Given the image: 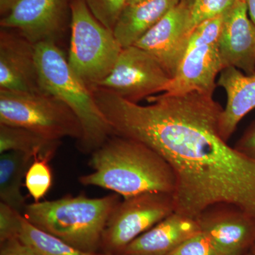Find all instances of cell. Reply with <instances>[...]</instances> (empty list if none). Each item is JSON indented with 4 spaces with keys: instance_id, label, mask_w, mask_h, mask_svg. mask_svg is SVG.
Wrapping results in <instances>:
<instances>
[{
    "instance_id": "11",
    "label": "cell",
    "mask_w": 255,
    "mask_h": 255,
    "mask_svg": "<svg viewBox=\"0 0 255 255\" xmlns=\"http://www.w3.org/2000/svg\"><path fill=\"white\" fill-rule=\"evenodd\" d=\"M194 0H181L134 46L152 55L173 78L191 36Z\"/></svg>"
},
{
    "instance_id": "2",
    "label": "cell",
    "mask_w": 255,
    "mask_h": 255,
    "mask_svg": "<svg viewBox=\"0 0 255 255\" xmlns=\"http://www.w3.org/2000/svg\"><path fill=\"white\" fill-rule=\"evenodd\" d=\"M92 173L79 182L114 191L126 198L147 192L173 194L175 177L169 164L155 150L127 137L112 135L92 153Z\"/></svg>"
},
{
    "instance_id": "10",
    "label": "cell",
    "mask_w": 255,
    "mask_h": 255,
    "mask_svg": "<svg viewBox=\"0 0 255 255\" xmlns=\"http://www.w3.org/2000/svg\"><path fill=\"white\" fill-rule=\"evenodd\" d=\"M71 0H16L0 26L14 29L34 44L58 41L71 20Z\"/></svg>"
},
{
    "instance_id": "26",
    "label": "cell",
    "mask_w": 255,
    "mask_h": 255,
    "mask_svg": "<svg viewBox=\"0 0 255 255\" xmlns=\"http://www.w3.org/2000/svg\"><path fill=\"white\" fill-rule=\"evenodd\" d=\"M234 147L243 155L255 160V120L243 132Z\"/></svg>"
},
{
    "instance_id": "32",
    "label": "cell",
    "mask_w": 255,
    "mask_h": 255,
    "mask_svg": "<svg viewBox=\"0 0 255 255\" xmlns=\"http://www.w3.org/2000/svg\"><path fill=\"white\" fill-rule=\"evenodd\" d=\"M242 255H253V254H252L251 252H249V253H246V254Z\"/></svg>"
},
{
    "instance_id": "3",
    "label": "cell",
    "mask_w": 255,
    "mask_h": 255,
    "mask_svg": "<svg viewBox=\"0 0 255 255\" xmlns=\"http://www.w3.org/2000/svg\"><path fill=\"white\" fill-rule=\"evenodd\" d=\"M119 195L88 198L81 194L27 204L23 216L41 231L86 253H96Z\"/></svg>"
},
{
    "instance_id": "19",
    "label": "cell",
    "mask_w": 255,
    "mask_h": 255,
    "mask_svg": "<svg viewBox=\"0 0 255 255\" xmlns=\"http://www.w3.org/2000/svg\"><path fill=\"white\" fill-rule=\"evenodd\" d=\"M60 140H52L23 128L0 124V154L18 151L32 156L51 159Z\"/></svg>"
},
{
    "instance_id": "16",
    "label": "cell",
    "mask_w": 255,
    "mask_h": 255,
    "mask_svg": "<svg viewBox=\"0 0 255 255\" xmlns=\"http://www.w3.org/2000/svg\"><path fill=\"white\" fill-rule=\"evenodd\" d=\"M216 84L227 95L219 128L221 137L228 142L242 119L255 109V73L247 75L235 67H227L220 73Z\"/></svg>"
},
{
    "instance_id": "4",
    "label": "cell",
    "mask_w": 255,
    "mask_h": 255,
    "mask_svg": "<svg viewBox=\"0 0 255 255\" xmlns=\"http://www.w3.org/2000/svg\"><path fill=\"white\" fill-rule=\"evenodd\" d=\"M36 56L42 90L73 111L82 129L77 147L82 153L92 154L113 135V132L91 90L73 71L57 43L36 44Z\"/></svg>"
},
{
    "instance_id": "14",
    "label": "cell",
    "mask_w": 255,
    "mask_h": 255,
    "mask_svg": "<svg viewBox=\"0 0 255 255\" xmlns=\"http://www.w3.org/2000/svg\"><path fill=\"white\" fill-rule=\"evenodd\" d=\"M219 48L224 68L235 67L247 75L255 73V24L246 0H238L223 15Z\"/></svg>"
},
{
    "instance_id": "25",
    "label": "cell",
    "mask_w": 255,
    "mask_h": 255,
    "mask_svg": "<svg viewBox=\"0 0 255 255\" xmlns=\"http://www.w3.org/2000/svg\"><path fill=\"white\" fill-rule=\"evenodd\" d=\"M22 215L4 203H0V242L18 238Z\"/></svg>"
},
{
    "instance_id": "20",
    "label": "cell",
    "mask_w": 255,
    "mask_h": 255,
    "mask_svg": "<svg viewBox=\"0 0 255 255\" xmlns=\"http://www.w3.org/2000/svg\"><path fill=\"white\" fill-rule=\"evenodd\" d=\"M18 238L27 244L37 255H100L74 248L60 238L36 228L23 216Z\"/></svg>"
},
{
    "instance_id": "27",
    "label": "cell",
    "mask_w": 255,
    "mask_h": 255,
    "mask_svg": "<svg viewBox=\"0 0 255 255\" xmlns=\"http://www.w3.org/2000/svg\"><path fill=\"white\" fill-rule=\"evenodd\" d=\"M0 255H37L33 250L18 238L1 243Z\"/></svg>"
},
{
    "instance_id": "6",
    "label": "cell",
    "mask_w": 255,
    "mask_h": 255,
    "mask_svg": "<svg viewBox=\"0 0 255 255\" xmlns=\"http://www.w3.org/2000/svg\"><path fill=\"white\" fill-rule=\"evenodd\" d=\"M0 124L23 128L52 140L72 137L78 141L82 135L73 111L46 92L0 90Z\"/></svg>"
},
{
    "instance_id": "30",
    "label": "cell",
    "mask_w": 255,
    "mask_h": 255,
    "mask_svg": "<svg viewBox=\"0 0 255 255\" xmlns=\"http://www.w3.org/2000/svg\"><path fill=\"white\" fill-rule=\"evenodd\" d=\"M143 1H145V0H128L127 5L137 4V3L141 2Z\"/></svg>"
},
{
    "instance_id": "31",
    "label": "cell",
    "mask_w": 255,
    "mask_h": 255,
    "mask_svg": "<svg viewBox=\"0 0 255 255\" xmlns=\"http://www.w3.org/2000/svg\"><path fill=\"white\" fill-rule=\"evenodd\" d=\"M251 252L253 255H255V244L254 245V246L253 247V248H252Z\"/></svg>"
},
{
    "instance_id": "1",
    "label": "cell",
    "mask_w": 255,
    "mask_h": 255,
    "mask_svg": "<svg viewBox=\"0 0 255 255\" xmlns=\"http://www.w3.org/2000/svg\"><path fill=\"white\" fill-rule=\"evenodd\" d=\"M147 100L140 105L104 91L97 103L114 135L145 144L169 164L174 212L198 220L226 206L255 221V160L221 137L223 108L213 95L162 93Z\"/></svg>"
},
{
    "instance_id": "24",
    "label": "cell",
    "mask_w": 255,
    "mask_h": 255,
    "mask_svg": "<svg viewBox=\"0 0 255 255\" xmlns=\"http://www.w3.org/2000/svg\"><path fill=\"white\" fill-rule=\"evenodd\" d=\"M167 255H219L209 238L201 231Z\"/></svg>"
},
{
    "instance_id": "12",
    "label": "cell",
    "mask_w": 255,
    "mask_h": 255,
    "mask_svg": "<svg viewBox=\"0 0 255 255\" xmlns=\"http://www.w3.org/2000/svg\"><path fill=\"white\" fill-rule=\"evenodd\" d=\"M0 90L44 92L40 83L36 44L10 28L0 30Z\"/></svg>"
},
{
    "instance_id": "8",
    "label": "cell",
    "mask_w": 255,
    "mask_h": 255,
    "mask_svg": "<svg viewBox=\"0 0 255 255\" xmlns=\"http://www.w3.org/2000/svg\"><path fill=\"white\" fill-rule=\"evenodd\" d=\"M174 212L172 194L147 192L126 198L111 214L101 245L119 255L135 238Z\"/></svg>"
},
{
    "instance_id": "7",
    "label": "cell",
    "mask_w": 255,
    "mask_h": 255,
    "mask_svg": "<svg viewBox=\"0 0 255 255\" xmlns=\"http://www.w3.org/2000/svg\"><path fill=\"white\" fill-rule=\"evenodd\" d=\"M223 21V15L201 23L191 31L175 75L162 93L214 95L216 77L224 68L219 48Z\"/></svg>"
},
{
    "instance_id": "18",
    "label": "cell",
    "mask_w": 255,
    "mask_h": 255,
    "mask_svg": "<svg viewBox=\"0 0 255 255\" xmlns=\"http://www.w3.org/2000/svg\"><path fill=\"white\" fill-rule=\"evenodd\" d=\"M33 160L32 156L18 151H9L0 155L1 202L22 216L27 205L21 192L23 179Z\"/></svg>"
},
{
    "instance_id": "21",
    "label": "cell",
    "mask_w": 255,
    "mask_h": 255,
    "mask_svg": "<svg viewBox=\"0 0 255 255\" xmlns=\"http://www.w3.org/2000/svg\"><path fill=\"white\" fill-rule=\"evenodd\" d=\"M50 159L36 157L28 169L25 177V185L30 195L38 202L49 191L52 184Z\"/></svg>"
},
{
    "instance_id": "15",
    "label": "cell",
    "mask_w": 255,
    "mask_h": 255,
    "mask_svg": "<svg viewBox=\"0 0 255 255\" xmlns=\"http://www.w3.org/2000/svg\"><path fill=\"white\" fill-rule=\"evenodd\" d=\"M201 231L198 220L174 212L135 238L119 255H167Z\"/></svg>"
},
{
    "instance_id": "9",
    "label": "cell",
    "mask_w": 255,
    "mask_h": 255,
    "mask_svg": "<svg viewBox=\"0 0 255 255\" xmlns=\"http://www.w3.org/2000/svg\"><path fill=\"white\" fill-rule=\"evenodd\" d=\"M171 79L152 55L132 46L122 49L112 71L95 87L138 103L140 100L163 92Z\"/></svg>"
},
{
    "instance_id": "22",
    "label": "cell",
    "mask_w": 255,
    "mask_h": 255,
    "mask_svg": "<svg viewBox=\"0 0 255 255\" xmlns=\"http://www.w3.org/2000/svg\"><path fill=\"white\" fill-rule=\"evenodd\" d=\"M238 0H194L191 7V33L201 23L226 14Z\"/></svg>"
},
{
    "instance_id": "13",
    "label": "cell",
    "mask_w": 255,
    "mask_h": 255,
    "mask_svg": "<svg viewBox=\"0 0 255 255\" xmlns=\"http://www.w3.org/2000/svg\"><path fill=\"white\" fill-rule=\"evenodd\" d=\"M226 207V206H225ZM216 208L198 219L219 255H242L255 244V221L239 210Z\"/></svg>"
},
{
    "instance_id": "23",
    "label": "cell",
    "mask_w": 255,
    "mask_h": 255,
    "mask_svg": "<svg viewBox=\"0 0 255 255\" xmlns=\"http://www.w3.org/2000/svg\"><path fill=\"white\" fill-rule=\"evenodd\" d=\"M128 0H85L92 14L105 27L113 31Z\"/></svg>"
},
{
    "instance_id": "5",
    "label": "cell",
    "mask_w": 255,
    "mask_h": 255,
    "mask_svg": "<svg viewBox=\"0 0 255 255\" xmlns=\"http://www.w3.org/2000/svg\"><path fill=\"white\" fill-rule=\"evenodd\" d=\"M70 11L68 63L89 88H94L110 75L123 48L113 31L94 16L85 0H71Z\"/></svg>"
},
{
    "instance_id": "33",
    "label": "cell",
    "mask_w": 255,
    "mask_h": 255,
    "mask_svg": "<svg viewBox=\"0 0 255 255\" xmlns=\"http://www.w3.org/2000/svg\"></svg>"
},
{
    "instance_id": "29",
    "label": "cell",
    "mask_w": 255,
    "mask_h": 255,
    "mask_svg": "<svg viewBox=\"0 0 255 255\" xmlns=\"http://www.w3.org/2000/svg\"><path fill=\"white\" fill-rule=\"evenodd\" d=\"M246 2L250 18L255 24V0H246Z\"/></svg>"
},
{
    "instance_id": "28",
    "label": "cell",
    "mask_w": 255,
    "mask_h": 255,
    "mask_svg": "<svg viewBox=\"0 0 255 255\" xmlns=\"http://www.w3.org/2000/svg\"><path fill=\"white\" fill-rule=\"evenodd\" d=\"M16 0H0V13L1 16H4L9 11Z\"/></svg>"
},
{
    "instance_id": "17",
    "label": "cell",
    "mask_w": 255,
    "mask_h": 255,
    "mask_svg": "<svg viewBox=\"0 0 255 255\" xmlns=\"http://www.w3.org/2000/svg\"><path fill=\"white\" fill-rule=\"evenodd\" d=\"M181 0H145L126 5L113 29L122 48L132 46Z\"/></svg>"
}]
</instances>
